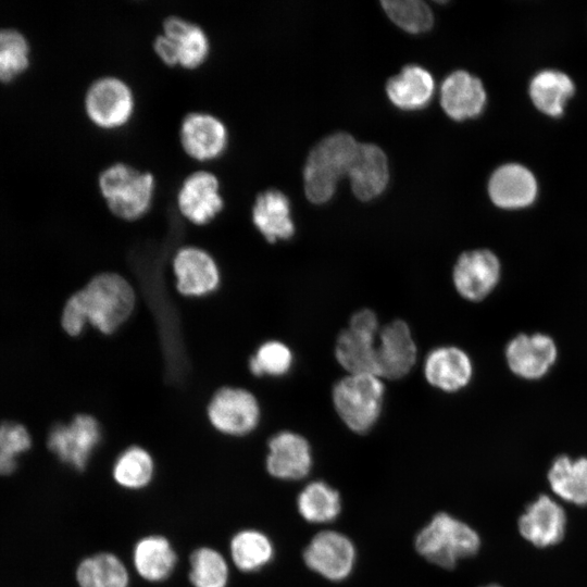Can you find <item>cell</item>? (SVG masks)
Here are the masks:
<instances>
[{
    "label": "cell",
    "mask_w": 587,
    "mask_h": 587,
    "mask_svg": "<svg viewBox=\"0 0 587 587\" xmlns=\"http://www.w3.org/2000/svg\"><path fill=\"white\" fill-rule=\"evenodd\" d=\"M135 291L121 275L102 273L66 301L61 323L71 336L82 333L86 323L101 333H114L132 314Z\"/></svg>",
    "instance_id": "6da1fadb"
},
{
    "label": "cell",
    "mask_w": 587,
    "mask_h": 587,
    "mask_svg": "<svg viewBox=\"0 0 587 587\" xmlns=\"http://www.w3.org/2000/svg\"><path fill=\"white\" fill-rule=\"evenodd\" d=\"M414 546L429 563L450 570L477 553L480 537L465 522L439 512L416 534Z\"/></svg>",
    "instance_id": "7a4b0ae2"
},
{
    "label": "cell",
    "mask_w": 587,
    "mask_h": 587,
    "mask_svg": "<svg viewBox=\"0 0 587 587\" xmlns=\"http://www.w3.org/2000/svg\"><path fill=\"white\" fill-rule=\"evenodd\" d=\"M359 142L347 133H336L322 139L310 152L303 182L307 198L315 203L327 202L338 180L348 174Z\"/></svg>",
    "instance_id": "3957f363"
},
{
    "label": "cell",
    "mask_w": 587,
    "mask_h": 587,
    "mask_svg": "<svg viewBox=\"0 0 587 587\" xmlns=\"http://www.w3.org/2000/svg\"><path fill=\"white\" fill-rule=\"evenodd\" d=\"M384 379L374 374H347L332 389L334 409L353 433L366 434L378 422L384 400Z\"/></svg>",
    "instance_id": "277c9868"
},
{
    "label": "cell",
    "mask_w": 587,
    "mask_h": 587,
    "mask_svg": "<svg viewBox=\"0 0 587 587\" xmlns=\"http://www.w3.org/2000/svg\"><path fill=\"white\" fill-rule=\"evenodd\" d=\"M98 186L109 209L116 216L135 220L149 210L155 180L151 172L117 161L101 170Z\"/></svg>",
    "instance_id": "5b68a950"
},
{
    "label": "cell",
    "mask_w": 587,
    "mask_h": 587,
    "mask_svg": "<svg viewBox=\"0 0 587 587\" xmlns=\"http://www.w3.org/2000/svg\"><path fill=\"white\" fill-rule=\"evenodd\" d=\"M153 49L167 65L195 68L205 61L210 39L200 24L172 14L163 20L162 32L153 39Z\"/></svg>",
    "instance_id": "8992f818"
},
{
    "label": "cell",
    "mask_w": 587,
    "mask_h": 587,
    "mask_svg": "<svg viewBox=\"0 0 587 587\" xmlns=\"http://www.w3.org/2000/svg\"><path fill=\"white\" fill-rule=\"evenodd\" d=\"M89 120L102 128H116L126 124L135 109L130 85L120 76L102 75L88 86L84 98Z\"/></svg>",
    "instance_id": "52a82bcc"
},
{
    "label": "cell",
    "mask_w": 587,
    "mask_h": 587,
    "mask_svg": "<svg viewBox=\"0 0 587 587\" xmlns=\"http://www.w3.org/2000/svg\"><path fill=\"white\" fill-rule=\"evenodd\" d=\"M98 421L88 414H78L67 424L54 425L48 435V448L68 466L83 471L101 440Z\"/></svg>",
    "instance_id": "ba28073f"
},
{
    "label": "cell",
    "mask_w": 587,
    "mask_h": 587,
    "mask_svg": "<svg viewBox=\"0 0 587 587\" xmlns=\"http://www.w3.org/2000/svg\"><path fill=\"white\" fill-rule=\"evenodd\" d=\"M357 550L349 537L336 530H323L312 537L303 550V561L314 573L332 582H341L352 572Z\"/></svg>",
    "instance_id": "9c48e42d"
},
{
    "label": "cell",
    "mask_w": 587,
    "mask_h": 587,
    "mask_svg": "<svg viewBox=\"0 0 587 587\" xmlns=\"http://www.w3.org/2000/svg\"><path fill=\"white\" fill-rule=\"evenodd\" d=\"M451 277L459 296L478 302L487 298L499 284L501 263L491 250L465 251L457 259Z\"/></svg>",
    "instance_id": "30bf717a"
},
{
    "label": "cell",
    "mask_w": 587,
    "mask_h": 587,
    "mask_svg": "<svg viewBox=\"0 0 587 587\" xmlns=\"http://www.w3.org/2000/svg\"><path fill=\"white\" fill-rule=\"evenodd\" d=\"M208 417L218 432L232 436H243L251 433L259 424V402L246 389L223 387L212 397L208 405Z\"/></svg>",
    "instance_id": "8fae6325"
},
{
    "label": "cell",
    "mask_w": 587,
    "mask_h": 587,
    "mask_svg": "<svg viewBox=\"0 0 587 587\" xmlns=\"http://www.w3.org/2000/svg\"><path fill=\"white\" fill-rule=\"evenodd\" d=\"M417 361V346L408 323L392 320L380 327L376 345L377 376L397 380L407 376Z\"/></svg>",
    "instance_id": "7c38bea8"
},
{
    "label": "cell",
    "mask_w": 587,
    "mask_h": 587,
    "mask_svg": "<svg viewBox=\"0 0 587 587\" xmlns=\"http://www.w3.org/2000/svg\"><path fill=\"white\" fill-rule=\"evenodd\" d=\"M178 136L186 153L200 161L221 155L229 137L228 128L220 116L201 110L190 111L183 116Z\"/></svg>",
    "instance_id": "4fadbf2b"
},
{
    "label": "cell",
    "mask_w": 587,
    "mask_h": 587,
    "mask_svg": "<svg viewBox=\"0 0 587 587\" xmlns=\"http://www.w3.org/2000/svg\"><path fill=\"white\" fill-rule=\"evenodd\" d=\"M180 213L195 224L210 222L224 207L221 182L209 170H196L187 174L177 190Z\"/></svg>",
    "instance_id": "5bb4252c"
},
{
    "label": "cell",
    "mask_w": 587,
    "mask_h": 587,
    "mask_svg": "<svg viewBox=\"0 0 587 587\" xmlns=\"http://www.w3.org/2000/svg\"><path fill=\"white\" fill-rule=\"evenodd\" d=\"M504 355L513 374L534 380L544 377L553 366L558 348L546 334H519L507 345Z\"/></svg>",
    "instance_id": "9a60e30c"
},
{
    "label": "cell",
    "mask_w": 587,
    "mask_h": 587,
    "mask_svg": "<svg viewBox=\"0 0 587 587\" xmlns=\"http://www.w3.org/2000/svg\"><path fill=\"white\" fill-rule=\"evenodd\" d=\"M265 466L268 474L283 480L305 477L313 464L310 442L300 434L282 430L267 442Z\"/></svg>",
    "instance_id": "2e32d148"
},
{
    "label": "cell",
    "mask_w": 587,
    "mask_h": 587,
    "mask_svg": "<svg viewBox=\"0 0 587 587\" xmlns=\"http://www.w3.org/2000/svg\"><path fill=\"white\" fill-rule=\"evenodd\" d=\"M423 372L432 387L449 394L464 389L472 380L474 369L465 350L446 345L426 354Z\"/></svg>",
    "instance_id": "e0dca14e"
},
{
    "label": "cell",
    "mask_w": 587,
    "mask_h": 587,
    "mask_svg": "<svg viewBox=\"0 0 587 587\" xmlns=\"http://www.w3.org/2000/svg\"><path fill=\"white\" fill-rule=\"evenodd\" d=\"M520 534L538 548L560 542L565 534L564 509L547 495H540L526 507L517 522Z\"/></svg>",
    "instance_id": "ac0fdd59"
},
{
    "label": "cell",
    "mask_w": 587,
    "mask_h": 587,
    "mask_svg": "<svg viewBox=\"0 0 587 587\" xmlns=\"http://www.w3.org/2000/svg\"><path fill=\"white\" fill-rule=\"evenodd\" d=\"M177 289L185 296H203L213 291L220 283V274L213 258L198 247L180 248L173 260Z\"/></svg>",
    "instance_id": "d6986e66"
},
{
    "label": "cell",
    "mask_w": 587,
    "mask_h": 587,
    "mask_svg": "<svg viewBox=\"0 0 587 587\" xmlns=\"http://www.w3.org/2000/svg\"><path fill=\"white\" fill-rule=\"evenodd\" d=\"M441 107L452 120L476 117L486 104V91L480 79L466 71H454L440 89Z\"/></svg>",
    "instance_id": "ffe728a7"
},
{
    "label": "cell",
    "mask_w": 587,
    "mask_h": 587,
    "mask_svg": "<svg viewBox=\"0 0 587 587\" xmlns=\"http://www.w3.org/2000/svg\"><path fill=\"white\" fill-rule=\"evenodd\" d=\"M347 175L354 196L362 201L372 200L387 186V157L376 145L359 143Z\"/></svg>",
    "instance_id": "44dd1931"
},
{
    "label": "cell",
    "mask_w": 587,
    "mask_h": 587,
    "mask_svg": "<svg viewBox=\"0 0 587 587\" xmlns=\"http://www.w3.org/2000/svg\"><path fill=\"white\" fill-rule=\"evenodd\" d=\"M491 201L502 209H521L532 204L537 196V182L525 166L509 163L499 166L488 183Z\"/></svg>",
    "instance_id": "7402d4cb"
},
{
    "label": "cell",
    "mask_w": 587,
    "mask_h": 587,
    "mask_svg": "<svg viewBox=\"0 0 587 587\" xmlns=\"http://www.w3.org/2000/svg\"><path fill=\"white\" fill-rule=\"evenodd\" d=\"M251 217L257 229L270 242L287 240L295 234L290 201L278 189L268 188L257 195Z\"/></svg>",
    "instance_id": "603a6c76"
},
{
    "label": "cell",
    "mask_w": 587,
    "mask_h": 587,
    "mask_svg": "<svg viewBox=\"0 0 587 587\" xmlns=\"http://www.w3.org/2000/svg\"><path fill=\"white\" fill-rule=\"evenodd\" d=\"M377 334L350 326L344 328L335 341V359L347 374L377 375Z\"/></svg>",
    "instance_id": "cb8c5ba5"
},
{
    "label": "cell",
    "mask_w": 587,
    "mask_h": 587,
    "mask_svg": "<svg viewBox=\"0 0 587 587\" xmlns=\"http://www.w3.org/2000/svg\"><path fill=\"white\" fill-rule=\"evenodd\" d=\"M132 560L142 579L160 583L172 575L177 563V554L166 537L149 535L135 544Z\"/></svg>",
    "instance_id": "d4e9b609"
},
{
    "label": "cell",
    "mask_w": 587,
    "mask_h": 587,
    "mask_svg": "<svg viewBox=\"0 0 587 587\" xmlns=\"http://www.w3.org/2000/svg\"><path fill=\"white\" fill-rule=\"evenodd\" d=\"M434 78L422 66L410 64L389 78L386 91L389 100L402 110H419L432 99Z\"/></svg>",
    "instance_id": "484cf974"
},
{
    "label": "cell",
    "mask_w": 587,
    "mask_h": 587,
    "mask_svg": "<svg viewBox=\"0 0 587 587\" xmlns=\"http://www.w3.org/2000/svg\"><path fill=\"white\" fill-rule=\"evenodd\" d=\"M574 90L571 77L557 70L538 72L529 84V97L534 105L550 116H560L563 113Z\"/></svg>",
    "instance_id": "4316f807"
},
{
    "label": "cell",
    "mask_w": 587,
    "mask_h": 587,
    "mask_svg": "<svg viewBox=\"0 0 587 587\" xmlns=\"http://www.w3.org/2000/svg\"><path fill=\"white\" fill-rule=\"evenodd\" d=\"M548 482L564 501L587 505V458L558 457L548 471Z\"/></svg>",
    "instance_id": "83f0119b"
},
{
    "label": "cell",
    "mask_w": 587,
    "mask_h": 587,
    "mask_svg": "<svg viewBox=\"0 0 587 587\" xmlns=\"http://www.w3.org/2000/svg\"><path fill=\"white\" fill-rule=\"evenodd\" d=\"M275 549L271 538L263 532L246 528L237 532L229 542V554L234 565L243 573H254L274 558Z\"/></svg>",
    "instance_id": "f1b7e54d"
},
{
    "label": "cell",
    "mask_w": 587,
    "mask_h": 587,
    "mask_svg": "<svg viewBox=\"0 0 587 587\" xmlns=\"http://www.w3.org/2000/svg\"><path fill=\"white\" fill-rule=\"evenodd\" d=\"M79 587H128L129 573L114 553L99 552L82 560L76 570Z\"/></svg>",
    "instance_id": "f546056e"
},
{
    "label": "cell",
    "mask_w": 587,
    "mask_h": 587,
    "mask_svg": "<svg viewBox=\"0 0 587 587\" xmlns=\"http://www.w3.org/2000/svg\"><path fill=\"white\" fill-rule=\"evenodd\" d=\"M297 509L303 520L309 523H329L341 512L339 492L322 480L311 482L299 492Z\"/></svg>",
    "instance_id": "4dcf8cb0"
},
{
    "label": "cell",
    "mask_w": 587,
    "mask_h": 587,
    "mask_svg": "<svg viewBox=\"0 0 587 587\" xmlns=\"http://www.w3.org/2000/svg\"><path fill=\"white\" fill-rule=\"evenodd\" d=\"M153 476V458L139 446H132L122 451L112 466L114 482L128 490L146 488L152 482Z\"/></svg>",
    "instance_id": "1f68e13d"
},
{
    "label": "cell",
    "mask_w": 587,
    "mask_h": 587,
    "mask_svg": "<svg viewBox=\"0 0 587 587\" xmlns=\"http://www.w3.org/2000/svg\"><path fill=\"white\" fill-rule=\"evenodd\" d=\"M189 582L192 587H227L229 566L225 557L214 548L200 547L189 558Z\"/></svg>",
    "instance_id": "d6a6232c"
},
{
    "label": "cell",
    "mask_w": 587,
    "mask_h": 587,
    "mask_svg": "<svg viewBox=\"0 0 587 587\" xmlns=\"http://www.w3.org/2000/svg\"><path fill=\"white\" fill-rule=\"evenodd\" d=\"M30 48L23 34L15 29H0V82L9 83L29 66Z\"/></svg>",
    "instance_id": "836d02e7"
},
{
    "label": "cell",
    "mask_w": 587,
    "mask_h": 587,
    "mask_svg": "<svg viewBox=\"0 0 587 587\" xmlns=\"http://www.w3.org/2000/svg\"><path fill=\"white\" fill-rule=\"evenodd\" d=\"M382 5L390 20L409 33H423L433 25V13L423 1L386 0Z\"/></svg>",
    "instance_id": "e575fe53"
},
{
    "label": "cell",
    "mask_w": 587,
    "mask_h": 587,
    "mask_svg": "<svg viewBox=\"0 0 587 587\" xmlns=\"http://www.w3.org/2000/svg\"><path fill=\"white\" fill-rule=\"evenodd\" d=\"M294 363L290 348L279 340H268L262 344L249 360V369L255 376H283Z\"/></svg>",
    "instance_id": "d590c367"
},
{
    "label": "cell",
    "mask_w": 587,
    "mask_h": 587,
    "mask_svg": "<svg viewBox=\"0 0 587 587\" xmlns=\"http://www.w3.org/2000/svg\"><path fill=\"white\" fill-rule=\"evenodd\" d=\"M32 446L27 429L14 422L0 423V475L11 474L17 464V457Z\"/></svg>",
    "instance_id": "8d00e7d4"
},
{
    "label": "cell",
    "mask_w": 587,
    "mask_h": 587,
    "mask_svg": "<svg viewBox=\"0 0 587 587\" xmlns=\"http://www.w3.org/2000/svg\"><path fill=\"white\" fill-rule=\"evenodd\" d=\"M486 587H500V586H498V585H488Z\"/></svg>",
    "instance_id": "74e56055"
}]
</instances>
